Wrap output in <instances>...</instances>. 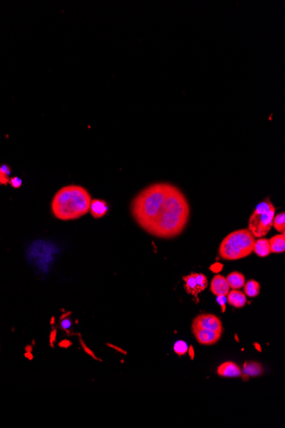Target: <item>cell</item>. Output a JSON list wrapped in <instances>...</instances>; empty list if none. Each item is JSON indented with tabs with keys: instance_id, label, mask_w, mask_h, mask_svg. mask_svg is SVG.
<instances>
[{
	"instance_id": "1",
	"label": "cell",
	"mask_w": 285,
	"mask_h": 428,
	"mask_svg": "<svg viewBox=\"0 0 285 428\" xmlns=\"http://www.w3.org/2000/svg\"><path fill=\"white\" fill-rule=\"evenodd\" d=\"M169 185V183H155L139 192L132 201V216L147 233L168 209Z\"/></svg>"
},
{
	"instance_id": "2",
	"label": "cell",
	"mask_w": 285,
	"mask_h": 428,
	"mask_svg": "<svg viewBox=\"0 0 285 428\" xmlns=\"http://www.w3.org/2000/svg\"><path fill=\"white\" fill-rule=\"evenodd\" d=\"M169 203L165 214L150 228L148 234L163 239L176 237L187 224L190 217V205L184 193L170 184Z\"/></svg>"
},
{
	"instance_id": "3",
	"label": "cell",
	"mask_w": 285,
	"mask_h": 428,
	"mask_svg": "<svg viewBox=\"0 0 285 428\" xmlns=\"http://www.w3.org/2000/svg\"><path fill=\"white\" fill-rule=\"evenodd\" d=\"M92 197L86 188L67 185L61 188L53 197L52 210L57 218L73 221L89 212Z\"/></svg>"
},
{
	"instance_id": "4",
	"label": "cell",
	"mask_w": 285,
	"mask_h": 428,
	"mask_svg": "<svg viewBox=\"0 0 285 428\" xmlns=\"http://www.w3.org/2000/svg\"><path fill=\"white\" fill-rule=\"evenodd\" d=\"M255 242V237L248 229L236 230L221 242L219 254L221 258L228 261L244 258L253 252Z\"/></svg>"
},
{
	"instance_id": "5",
	"label": "cell",
	"mask_w": 285,
	"mask_h": 428,
	"mask_svg": "<svg viewBox=\"0 0 285 428\" xmlns=\"http://www.w3.org/2000/svg\"><path fill=\"white\" fill-rule=\"evenodd\" d=\"M274 215L275 207L269 198L258 204L248 221V230L254 237H263L269 233L273 227Z\"/></svg>"
},
{
	"instance_id": "6",
	"label": "cell",
	"mask_w": 285,
	"mask_h": 428,
	"mask_svg": "<svg viewBox=\"0 0 285 428\" xmlns=\"http://www.w3.org/2000/svg\"><path fill=\"white\" fill-rule=\"evenodd\" d=\"M192 326L203 328V329L211 330L215 332H221V333L223 332L221 319L215 314H200L193 320Z\"/></svg>"
},
{
	"instance_id": "7",
	"label": "cell",
	"mask_w": 285,
	"mask_h": 428,
	"mask_svg": "<svg viewBox=\"0 0 285 428\" xmlns=\"http://www.w3.org/2000/svg\"><path fill=\"white\" fill-rule=\"evenodd\" d=\"M194 336L196 338L197 342L200 345H215L221 339L222 333L221 332H215L211 330L203 329L200 327H191Z\"/></svg>"
},
{
	"instance_id": "8",
	"label": "cell",
	"mask_w": 285,
	"mask_h": 428,
	"mask_svg": "<svg viewBox=\"0 0 285 428\" xmlns=\"http://www.w3.org/2000/svg\"><path fill=\"white\" fill-rule=\"evenodd\" d=\"M210 291L215 296L220 295H226L230 292V287L227 282V280L224 276L217 274L212 280Z\"/></svg>"
},
{
	"instance_id": "9",
	"label": "cell",
	"mask_w": 285,
	"mask_h": 428,
	"mask_svg": "<svg viewBox=\"0 0 285 428\" xmlns=\"http://www.w3.org/2000/svg\"><path fill=\"white\" fill-rule=\"evenodd\" d=\"M217 373L221 377L232 378V377H239L242 375V370L236 364L231 362H227L221 364V366L218 367Z\"/></svg>"
},
{
	"instance_id": "10",
	"label": "cell",
	"mask_w": 285,
	"mask_h": 428,
	"mask_svg": "<svg viewBox=\"0 0 285 428\" xmlns=\"http://www.w3.org/2000/svg\"><path fill=\"white\" fill-rule=\"evenodd\" d=\"M227 298L228 304L235 308H242L247 303L245 294L237 290H231L227 294Z\"/></svg>"
},
{
	"instance_id": "11",
	"label": "cell",
	"mask_w": 285,
	"mask_h": 428,
	"mask_svg": "<svg viewBox=\"0 0 285 428\" xmlns=\"http://www.w3.org/2000/svg\"><path fill=\"white\" fill-rule=\"evenodd\" d=\"M89 211L94 218H101L107 214L109 206L105 201L95 199L91 202Z\"/></svg>"
},
{
	"instance_id": "12",
	"label": "cell",
	"mask_w": 285,
	"mask_h": 428,
	"mask_svg": "<svg viewBox=\"0 0 285 428\" xmlns=\"http://www.w3.org/2000/svg\"><path fill=\"white\" fill-rule=\"evenodd\" d=\"M253 251H255L256 255L261 257L269 256L271 253L269 241L267 239H260L258 241H255Z\"/></svg>"
},
{
	"instance_id": "13",
	"label": "cell",
	"mask_w": 285,
	"mask_h": 428,
	"mask_svg": "<svg viewBox=\"0 0 285 428\" xmlns=\"http://www.w3.org/2000/svg\"><path fill=\"white\" fill-rule=\"evenodd\" d=\"M227 282L229 284L230 288L233 290H237L242 288L245 284V278L244 275L238 273V272H233L230 273L227 278Z\"/></svg>"
},
{
	"instance_id": "14",
	"label": "cell",
	"mask_w": 285,
	"mask_h": 428,
	"mask_svg": "<svg viewBox=\"0 0 285 428\" xmlns=\"http://www.w3.org/2000/svg\"><path fill=\"white\" fill-rule=\"evenodd\" d=\"M183 280L185 283L184 284V289L186 291V293L191 294L192 296L197 299L200 293L198 292L197 287H196V274L192 273L189 275L184 276Z\"/></svg>"
},
{
	"instance_id": "15",
	"label": "cell",
	"mask_w": 285,
	"mask_h": 428,
	"mask_svg": "<svg viewBox=\"0 0 285 428\" xmlns=\"http://www.w3.org/2000/svg\"><path fill=\"white\" fill-rule=\"evenodd\" d=\"M271 252L282 253L285 249V234H279L272 238L269 241Z\"/></svg>"
},
{
	"instance_id": "16",
	"label": "cell",
	"mask_w": 285,
	"mask_h": 428,
	"mask_svg": "<svg viewBox=\"0 0 285 428\" xmlns=\"http://www.w3.org/2000/svg\"><path fill=\"white\" fill-rule=\"evenodd\" d=\"M242 373L247 376L261 375L263 373V368L261 364L253 362V363H245L243 366V371Z\"/></svg>"
},
{
	"instance_id": "17",
	"label": "cell",
	"mask_w": 285,
	"mask_h": 428,
	"mask_svg": "<svg viewBox=\"0 0 285 428\" xmlns=\"http://www.w3.org/2000/svg\"><path fill=\"white\" fill-rule=\"evenodd\" d=\"M243 287H244V293H245L246 295L250 297V298H255V297L258 296L260 293V291H261L260 284L255 280H248L247 283L244 284Z\"/></svg>"
},
{
	"instance_id": "18",
	"label": "cell",
	"mask_w": 285,
	"mask_h": 428,
	"mask_svg": "<svg viewBox=\"0 0 285 428\" xmlns=\"http://www.w3.org/2000/svg\"><path fill=\"white\" fill-rule=\"evenodd\" d=\"M273 228L276 229L277 231L281 232L282 234H285V212L280 213L276 216H274L273 221Z\"/></svg>"
},
{
	"instance_id": "19",
	"label": "cell",
	"mask_w": 285,
	"mask_h": 428,
	"mask_svg": "<svg viewBox=\"0 0 285 428\" xmlns=\"http://www.w3.org/2000/svg\"><path fill=\"white\" fill-rule=\"evenodd\" d=\"M11 174V170L8 165H1L0 166V185H7L9 182V176Z\"/></svg>"
},
{
	"instance_id": "20",
	"label": "cell",
	"mask_w": 285,
	"mask_h": 428,
	"mask_svg": "<svg viewBox=\"0 0 285 428\" xmlns=\"http://www.w3.org/2000/svg\"><path fill=\"white\" fill-rule=\"evenodd\" d=\"M196 283L197 289L199 293H202L203 291L208 287V279L205 275L203 274H196Z\"/></svg>"
},
{
	"instance_id": "21",
	"label": "cell",
	"mask_w": 285,
	"mask_h": 428,
	"mask_svg": "<svg viewBox=\"0 0 285 428\" xmlns=\"http://www.w3.org/2000/svg\"><path fill=\"white\" fill-rule=\"evenodd\" d=\"M173 350H174V352L176 354L178 355V356H183L185 353H187V344L184 342V341H182V340L177 341V342L175 343L174 346H173Z\"/></svg>"
},
{
	"instance_id": "22",
	"label": "cell",
	"mask_w": 285,
	"mask_h": 428,
	"mask_svg": "<svg viewBox=\"0 0 285 428\" xmlns=\"http://www.w3.org/2000/svg\"><path fill=\"white\" fill-rule=\"evenodd\" d=\"M216 301H217L219 305L221 306V309H222V312L226 311V308H227V296H226V295H220V296H217Z\"/></svg>"
},
{
	"instance_id": "23",
	"label": "cell",
	"mask_w": 285,
	"mask_h": 428,
	"mask_svg": "<svg viewBox=\"0 0 285 428\" xmlns=\"http://www.w3.org/2000/svg\"><path fill=\"white\" fill-rule=\"evenodd\" d=\"M9 183L11 185L12 187L19 188L22 185V180L18 178V177H13V178L9 179Z\"/></svg>"
},
{
	"instance_id": "24",
	"label": "cell",
	"mask_w": 285,
	"mask_h": 428,
	"mask_svg": "<svg viewBox=\"0 0 285 428\" xmlns=\"http://www.w3.org/2000/svg\"><path fill=\"white\" fill-rule=\"evenodd\" d=\"M61 327L64 330L69 329L71 327L70 320H68V319H64V320H62V321H61Z\"/></svg>"
}]
</instances>
